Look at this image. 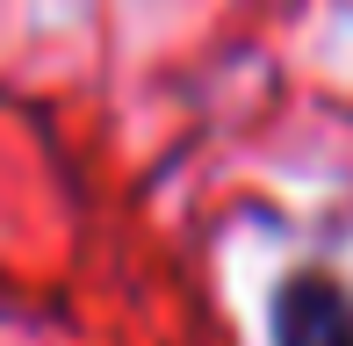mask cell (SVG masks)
I'll return each instance as SVG.
<instances>
[{
  "instance_id": "cell-1",
  "label": "cell",
  "mask_w": 353,
  "mask_h": 346,
  "mask_svg": "<svg viewBox=\"0 0 353 346\" xmlns=\"http://www.w3.org/2000/svg\"><path fill=\"white\" fill-rule=\"evenodd\" d=\"M274 346H353L346 289H332L325 274L288 281V296L274 303Z\"/></svg>"
}]
</instances>
